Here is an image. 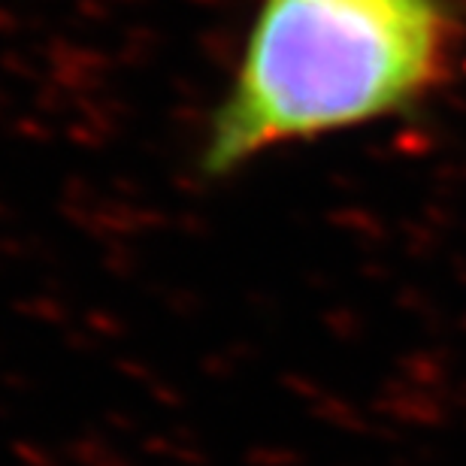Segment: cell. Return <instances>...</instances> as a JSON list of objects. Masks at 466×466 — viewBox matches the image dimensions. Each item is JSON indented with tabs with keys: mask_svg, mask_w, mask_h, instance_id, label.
<instances>
[{
	"mask_svg": "<svg viewBox=\"0 0 466 466\" xmlns=\"http://www.w3.org/2000/svg\"><path fill=\"white\" fill-rule=\"evenodd\" d=\"M463 34L451 0H258L198 176L412 113L451 79Z\"/></svg>",
	"mask_w": 466,
	"mask_h": 466,
	"instance_id": "1",
	"label": "cell"
}]
</instances>
